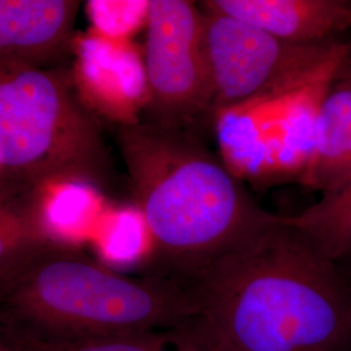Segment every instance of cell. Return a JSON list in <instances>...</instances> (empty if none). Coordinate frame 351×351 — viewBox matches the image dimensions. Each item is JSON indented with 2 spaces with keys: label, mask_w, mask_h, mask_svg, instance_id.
<instances>
[{
  "label": "cell",
  "mask_w": 351,
  "mask_h": 351,
  "mask_svg": "<svg viewBox=\"0 0 351 351\" xmlns=\"http://www.w3.org/2000/svg\"><path fill=\"white\" fill-rule=\"evenodd\" d=\"M213 351H351V284L285 216L215 258L184 285Z\"/></svg>",
  "instance_id": "6da1fadb"
},
{
  "label": "cell",
  "mask_w": 351,
  "mask_h": 351,
  "mask_svg": "<svg viewBox=\"0 0 351 351\" xmlns=\"http://www.w3.org/2000/svg\"><path fill=\"white\" fill-rule=\"evenodd\" d=\"M116 139L151 239L145 275L184 287L272 213L188 128L119 124Z\"/></svg>",
  "instance_id": "7a4b0ae2"
},
{
  "label": "cell",
  "mask_w": 351,
  "mask_h": 351,
  "mask_svg": "<svg viewBox=\"0 0 351 351\" xmlns=\"http://www.w3.org/2000/svg\"><path fill=\"white\" fill-rule=\"evenodd\" d=\"M194 317L178 282L125 276L75 245L37 239L0 251L1 332L82 341L171 330Z\"/></svg>",
  "instance_id": "3957f363"
},
{
  "label": "cell",
  "mask_w": 351,
  "mask_h": 351,
  "mask_svg": "<svg viewBox=\"0 0 351 351\" xmlns=\"http://www.w3.org/2000/svg\"><path fill=\"white\" fill-rule=\"evenodd\" d=\"M114 164L101 128L65 66L0 68V203L47 189L112 186Z\"/></svg>",
  "instance_id": "277c9868"
},
{
  "label": "cell",
  "mask_w": 351,
  "mask_h": 351,
  "mask_svg": "<svg viewBox=\"0 0 351 351\" xmlns=\"http://www.w3.org/2000/svg\"><path fill=\"white\" fill-rule=\"evenodd\" d=\"M203 5V4H202ZM213 81L211 116L290 91L328 72L350 50L336 42L297 45L203 5Z\"/></svg>",
  "instance_id": "5b68a950"
},
{
  "label": "cell",
  "mask_w": 351,
  "mask_h": 351,
  "mask_svg": "<svg viewBox=\"0 0 351 351\" xmlns=\"http://www.w3.org/2000/svg\"><path fill=\"white\" fill-rule=\"evenodd\" d=\"M146 26L141 121L199 132L213 121L203 11L186 0H151Z\"/></svg>",
  "instance_id": "8992f818"
},
{
  "label": "cell",
  "mask_w": 351,
  "mask_h": 351,
  "mask_svg": "<svg viewBox=\"0 0 351 351\" xmlns=\"http://www.w3.org/2000/svg\"><path fill=\"white\" fill-rule=\"evenodd\" d=\"M77 0H0V68L65 66Z\"/></svg>",
  "instance_id": "52a82bcc"
},
{
  "label": "cell",
  "mask_w": 351,
  "mask_h": 351,
  "mask_svg": "<svg viewBox=\"0 0 351 351\" xmlns=\"http://www.w3.org/2000/svg\"><path fill=\"white\" fill-rule=\"evenodd\" d=\"M202 4L297 45L336 42L351 27L349 0H210Z\"/></svg>",
  "instance_id": "ba28073f"
},
{
  "label": "cell",
  "mask_w": 351,
  "mask_h": 351,
  "mask_svg": "<svg viewBox=\"0 0 351 351\" xmlns=\"http://www.w3.org/2000/svg\"><path fill=\"white\" fill-rule=\"evenodd\" d=\"M351 181V49L330 73L317 104L315 150L303 185L335 193Z\"/></svg>",
  "instance_id": "9c48e42d"
},
{
  "label": "cell",
  "mask_w": 351,
  "mask_h": 351,
  "mask_svg": "<svg viewBox=\"0 0 351 351\" xmlns=\"http://www.w3.org/2000/svg\"><path fill=\"white\" fill-rule=\"evenodd\" d=\"M1 339L21 351H211L193 319L171 330L103 339L56 342L1 332Z\"/></svg>",
  "instance_id": "30bf717a"
},
{
  "label": "cell",
  "mask_w": 351,
  "mask_h": 351,
  "mask_svg": "<svg viewBox=\"0 0 351 351\" xmlns=\"http://www.w3.org/2000/svg\"><path fill=\"white\" fill-rule=\"evenodd\" d=\"M285 219L313 239L351 282V181L303 213Z\"/></svg>",
  "instance_id": "8fae6325"
},
{
  "label": "cell",
  "mask_w": 351,
  "mask_h": 351,
  "mask_svg": "<svg viewBox=\"0 0 351 351\" xmlns=\"http://www.w3.org/2000/svg\"><path fill=\"white\" fill-rule=\"evenodd\" d=\"M95 246L99 261L110 267L113 264L119 267L147 265L151 256L150 234L137 207L108 217L97 229Z\"/></svg>",
  "instance_id": "7c38bea8"
},
{
  "label": "cell",
  "mask_w": 351,
  "mask_h": 351,
  "mask_svg": "<svg viewBox=\"0 0 351 351\" xmlns=\"http://www.w3.org/2000/svg\"><path fill=\"white\" fill-rule=\"evenodd\" d=\"M91 20L106 37L124 38L147 21L149 1H88Z\"/></svg>",
  "instance_id": "4fadbf2b"
},
{
  "label": "cell",
  "mask_w": 351,
  "mask_h": 351,
  "mask_svg": "<svg viewBox=\"0 0 351 351\" xmlns=\"http://www.w3.org/2000/svg\"><path fill=\"white\" fill-rule=\"evenodd\" d=\"M0 351H21L19 350L17 348H14L10 342L0 339Z\"/></svg>",
  "instance_id": "5bb4252c"
},
{
  "label": "cell",
  "mask_w": 351,
  "mask_h": 351,
  "mask_svg": "<svg viewBox=\"0 0 351 351\" xmlns=\"http://www.w3.org/2000/svg\"><path fill=\"white\" fill-rule=\"evenodd\" d=\"M350 284H351V282H350Z\"/></svg>",
  "instance_id": "9a60e30c"
}]
</instances>
